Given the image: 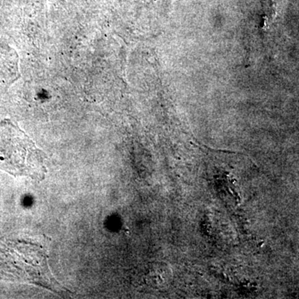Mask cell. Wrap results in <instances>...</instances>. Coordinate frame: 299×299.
I'll list each match as a JSON object with an SVG mask.
<instances>
[{"label":"cell","mask_w":299,"mask_h":299,"mask_svg":"<svg viewBox=\"0 0 299 299\" xmlns=\"http://www.w3.org/2000/svg\"><path fill=\"white\" fill-rule=\"evenodd\" d=\"M46 155L11 122L0 124V170L14 176L44 179Z\"/></svg>","instance_id":"cell-1"}]
</instances>
